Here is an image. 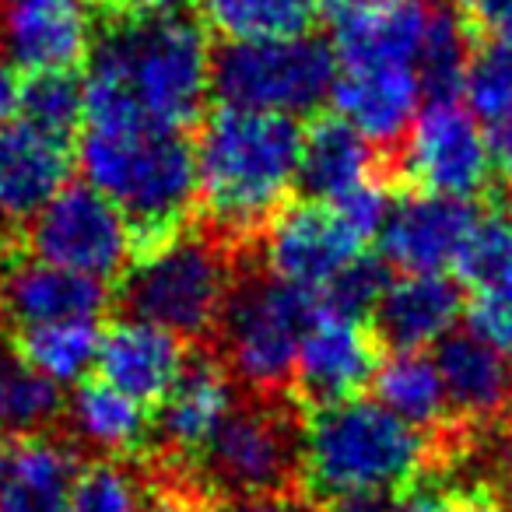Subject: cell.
<instances>
[{"instance_id": "obj_1", "label": "cell", "mask_w": 512, "mask_h": 512, "mask_svg": "<svg viewBox=\"0 0 512 512\" xmlns=\"http://www.w3.org/2000/svg\"><path fill=\"white\" fill-rule=\"evenodd\" d=\"M214 92L211 36L183 11L134 15L99 43L85 78L88 127H144L183 134Z\"/></svg>"}, {"instance_id": "obj_2", "label": "cell", "mask_w": 512, "mask_h": 512, "mask_svg": "<svg viewBox=\"0 0 512 512\" xmlns=\"http://www.w3.org/2000/svg\"><path fill=\"white\" fill-rule=\"evenodd\" d=\"M193 155L207 228L239 249L285 207L299 179L302 130L288 116L221 106L204 120Z\"/></svg>"}, {"instance_id": "obj_3", "label": "cell", "mask_w": 512, "mask_h": 512, "mask_svg": "<svg viewBox=\"0 0 512 512\" xmlns=\"http://www.w3.org/2000/svg\"><path fill=\"white\" fill-rule=\"evenodd\" d=\"M78 165L85 183L120 207L141 249L176 235L197 204V155L176 130L85 127Z\"/></svg>"}, {"instance_id": "obj_4", "label": "cell", "mask_w": 512, "mask_h": 512, "mask_svg": "<svg viewBox=\"0 0 512 512\" xmlns=\"http://www.w3.org/2000/svg\"><path fill=\"white\" fill-rule=\"evenodd\" d=\"M232 253L239 249L211 228H179L169 239L141 249L120 274L123 309L179 341H204L218 330L235 285Z\"/></svg>"}, {"instance_id": "obj_5", "label": "cell", "mask_w": 512, "mask_h": 512, "mask_svg": "<svg viewBox=\"0 0 512 512\" xmlns=\"http://www.w3.org/2000/svg\"><path fill=\"white\" fill-rule=\"evenodd\" d=\"M432 463V442L383 404L351 397L316 407L302 425V477L320 498L351 488H400Z\"/></svg>"}, {"instance_id": "obj_6", "label": "cell", "mask_w": 512, "mask_h": 512, "mask_svg": "<svg viewBox=\"0 0 512 512\" xmlns=\"http://www.w3.org/2000/svg\"><path fill=\"white\" fill-rule=\"evenodd\" d=\"M316 320V295L274 278L235 281L214 334L221 362L260 397H281L295 379L302 337Z\"/></svg>"}, {"instance_id": "obj_7", "label": "cell", "mask_w": 512, "mask_h": 512, "mask_svg": "<svg viewBox=\"0 0 512 512\" xmlns=\"http://www.w3.org/2000/svg\"><path fill=\"white\" fill-rule=\"evenodd\" d=\"M334 74V50L309 32L228 39L214 53V92L225 106L288 120L316 113L330 99Z\"/></svg>"}, {"instance_id": "obj_8", "label": "cell", "mask_w": 512, "mask_h": 512, "mask_svg": "<svg viewBox=\"0 0 512 512\" xmlns=\"http://www.w3.org/2000/svg\"><path fill=\"white\" fill-rule=\"evenodd\" d=\"M207 488L232 498L295 495L302 477V425L281 397L235 400L204 449Z\"/></svg>"}, {"instance_id": "obj_9", "label": "cell", "mask_w": 512, "mask_h": 512, "mask_svg": "<svg viewBox=\"0 0 512 512\" xmlns=\"http://www.w3.org/2000/svg\"><path fill=\"white\" fill-rule=\"evenodd\" d=\"M29 256L85 278H120L134 260V228L109 197L88 183H67L25 225Z\"/></svg>"}, {"instance_id": "obj_10", "label": "cell", "mask_w": 512, "mask_h": 512, "mask_svg": "<svg viewBox=\"0 0 512 512\" xmlns=\"http://www.w3.org/2000/svg\"><path fill=\"white\" fill-rule=\"evenodd\" d=\"M400 169L435 197H477L495 169L484 123L460 99H428L404 137Z\"/></svg>"}, {"instance_id": "obj_11", "label": "cell", "mask_w": 512, "mask_h": 512, "mask_svg": "<svg viewBox=\"0 0 512 512\" xmlns=\"http://www.w3.org/2000/svg\"><path fill=\"white\" fill-rule=\"evenodd\" d=\"M271 274L302 292L320 295L337 274L362 256V239L337 218L330 204H285L264 228Z\"/></svg>"}, {"instance_id": "obj_12", "label": "cell", "mask_w": 512, "mask_h": 512, "mask_svg": "<svg viewBox=\"0 0 512 512\" xmlns=\"http://www.w3.org/2000/svg\"><path fill=\"white\" fill-rule=\"evenodd\" d=\"M92 43L95 0H0V60L15 71H74Z\"/></svg>"}, {"instance_id": "obj_13", "label": "cell", "mask_w": 512, "mask_h": 512, "mask_svg": "<svg viewBox=\"0 0 512 512\" xmlns=\"http://www.w3.org/2000/svg\"><path fill=\"white\" fill-rule=\"evenodd\" d=\"M477 218L481 214L470 200L435 197V193L397 200L390 221L379 232L383 260L407 274H446L449 267L456 271V260Z\"/></svg>"}, {"instance_id": "obj_14", "label": "cell", "mask_w": 512, "mask_h": 512, "mask_svg": "<svg viewBox=\"0 0 512 512\" xmlns=\"http://www.w3.org/2000/svg\"><path fill=\"white\" fill-rule=\"evenodd\" d=\"M330 99L337 116L376 148H393L407 137L414 116L425 106V85L411 64H358L337 67Z\"/></svg>"}, {"instance_id": "obj_15", "label": "cell", "mask_w": 512, "mask_h": 512, "mask_svg": "<svg viewBox=\"0 0 512 512\" xmlns=\"http://www.w3.org/2000/svg\"><path fill=\"white\" fill-rule=\"evenodd\" d=\"M379 369L376 341L362 330V323L334 320L316 309L302 337L299 362H295L292 386L309 407H330L351 400L362 386L372 383Z\"/></svg>"}, {"instance_id": "obj_16", "label": "cell", "mask_w": 512, "mask_h": 512, "mask_svg": "<svg viewBox=\"0 0 512 512\" xmlns=\"http://www.w3.org/2000/svg\"><path fill=\"white\" fill-rule=\"evenodd\" d=\"M71 176V144L11 120L0 127V228L29 225Z\"/></svg>"}, {"instance_id": "obj_17", "label": "cell", "mask_w": 512, "mask_h": 512, "mask_svg": "<svg viewBox=\"0 0 512 512\" xmlns=\"http://www.w3.org/2000/svg\"><path fill=\"white\" fill-rule=\"evenodd\" d=\"M109 306L106 281L22 256L0 267V313L22 327L57 320H95Z\"/></svg>"}, {"instance_id": "obj_18", "label": "cell", "mask_w": 512, "mask_h": 512, "mask_svg": "<svg viewBox=\"0 0 512 512\" xmlns=\"http://www.w3.org/2000/svg\"><path fill=\"white\" fill-rule=\"evenodd\" d=\"M186 358H190L186 344L176 334L127 316V320L102 330L95 369L102 372L109 386H116L130 400L148 407L162 404L165 393L176 386Z\"/></svg>"}, {"instance_id": "obj_19", "label": "cell", "mask_w": 512, "mask_h": 512, "mask_svg": "<svg viewBox=\"0 0 512 512\" xmlns=\"http://www.w3.org/2000/svg\"><path fill=\"white\" fill-rule=\"evenodd\" d=\"M232 404V372L225 369V362L207 351L186 358L176 386L158 404V439L165 453L183 456V460L197 456L218 432Z\"/></svg>"}, {"instance_id": "obj_20", "label": "cell", "mask_w": 512, "mask_h": 512, "mask_svg": "<svg viewBox=\"0 0 512 512\" xmlns=\"http://www.w3.org/2000/svg\"><path fill=\"white\" fill-rule=\"evenodd\" d=\"M78 449L57 439H0V512H67Z\"/></svg>"}, {"instance_id": "obj_21", "label": "cell", "mask_w": 512, "mask_h": 512, "mask_svg": "<svg viewBox=\"0 0 512 512\" xmlns=\"http://www.w3.org/2000/svg\"><path fill=\"white\" fill-rule=\"evenodd\" d=\"M376 334L393 351H421L453 334L463 316V288L446 274H407L376 306Z\"/></svg>"}, {"instance_id": "obj_22", "label": "cell", "mask_w": 512, "mask_h": 512, "mask_svg": "<svg viewBox=\"0 0 512 512\" xmlns=\"http://www.w3.org/2000/svg\"><path fill=\"white\" fill-rule=\"evenodd\" d=\"M435 365H439V376L442 386H446L449 411L453 414H460L467 421H488L498 418L502 411H509V358L470 327L442 337Z\"/></svg>"}, {"instance_id": "obj_23", "label": "cell", "mask_w": 512, "mask_h": 512, "mask_svg": "<svg viewBox=\"0 0 512 512\" xmlns=\"http://www.w3.org/2000/svg\"><path fill=\"white\" fill-rule=\"evenodd\" d=\"M369 179H376V144L365 141L341 116H323L302 134L295 183L309 200L334 204Z\"/></svg>"}, {"instance_id": "obj_24", "label": "cell", "mask_w": 512, "mask_h": 512, "mask_svg": "<svg viewBox=\"0 0 512 512\" xmlns=\"http://www.w3.org/2000/svg\"><path fill=\"white\" fill-rule=\"evenodd\" d=\"M67 425L71 435L85 449H95L102 456L134 453L148 439V414L144 404L130 400L106 379H85L67 400Z\"/></svg>"}, {"instance_id": "obj_25", "label": "cell", "mask_w": 512, "mask_h": 512, "mask_svg": "<svg viewBox=\"0 0 512 512\" xmlns=\"http://www.w3.org/2000/svg\"><path fill=\"white\" fill-rule=\"evenodd\" d=\"M372 390H376V404H383L418 432L442 428L453 414L439 365L421 351H393L390 358H383L372 376Z\"/></svg>"}, {"instance_id": "obj_26", "label": "cell", "mask_w": 512, "mask_h": 512, "mask_svg": "<svg viewBox=\"0 0 512 512\" xmlns=\"http://www.w3.org/2000/svg\"><path fill=\"white\" fill-rule=\"evenodd\" d=\"M67 400L53 379L36 372L18 351H0V439H36L53 428Z\"/></svg>"}, {"instance_id": "obj_27", "label": "cell", "mask_w": 512, "mask_h": 512, "mask_svg": "<svg viewBox=\"0 0 512 512\" xmlns=\"http://www.w3.org/2000/svg\"><path fill=\"white\" fill-rule=\"evenodd\" d=\"M99 320H57L18 330L15 351L57 386L81 383L99 362Z\"/></svg>"}, {"instance_id": "obj_28", "label": "cell", "mask_w": 512, "mask_h": 512, "mask_svg": "<svg viewBox=\"0 0 512 512\" xmlns=\"http://www.w3.org/2000/svg\"><path fill=\"white\" fill-rule=\"evenodd\" d=\"M456 274L477 295L512 292V214H481L456 260Z\"/></svg>"}, {"instance_id": "obj_29", "label": "cell", "mask_w": 512, "mask_h": 512, "mask_svg": "<svg viewBox=\"0 0 512 512\" xmlns=\"http://www.w3.org/2000/svg\"><path fill=\"white\" fill-rule=\"evenodd\" d=\"M18 120L71 144L74 130L85 123V81L74 78V71L29 74L18 99Z\"/></svg>"}, {"instance_id": "obj_30", "label": "cell", "mask_w": 512, "mask_h": 512, "mask_svg": "<svg viewBox=\"0 0 512 512\" xmlns=\"http://www.w3.org/2000/svg\"><path fill=\"white\" fill-rule=\"evenodd\" d=\"M470 60V43L463 22L446 8L428 11L425 39H421V85H425L428 99H456L463 85V71Z\"/></svg>"}, {"instance_id": "obj_31", "label": "cell", "mask_w": 512, "mask_h": 512, "mask_svg": "<svg viewBox=\"0 0 512 512\" xmlns=\"http://www.w3.org/2000/svg\"><path fill=\"white\" fill-rule=\"evenodd\" d=\"M460 95L481 123L512 120V39H488L470 50Z\"/></svg>"}, {"instance_id": "obj_32", "label": "cell", "mask_w": 512, "mask_h": 512, "mask_svg": "<svg viewBox=\"0 0 512 512\" xmlns=\"http://www.w3.org/2000/svg\"><path fill=\"white\" fill-rule=\"evenodd\" d=\"M327 11V0H228L211 18L228 39L256 36H299Z\"/></svg>"}, {"instance_id": "obj_33", "label": "cell", "mask_w": 512, "mask_h": 512, "mask_svg": "<svg viewBox=\"0 0 512 512\" xmlns=\"http://www.w3.org/2000/svg\"><path fill=\"white\" fill-rule=\"evenodd\" d=\"M393 267L383 256H358L355 264H348L320 295H316V309L334 320L362 323L365 316L376 313L379 299L386 295V288L393 285L390 278Z\"/></svg>"}, {"instance_id": "obj_34", "label": "cell", "mask_w": 512, "mask_h": 512, "mask_svg": "<svg viewBox=\"0 0 512 512\" xmlns=\"http://www.w3.org/2000/svg\"><path fill=\"white\" fill-rule=\"evenodd\" d=\"M67 512H144L141 481L120 463H92L81 470Z\"/></svg>"}, {"instance_id": "obj_35", "label": "cell", "mask_w": 512, "mask_h": 512, "mask_svg": "<svg viewBox=\"0 0 512 512\" xmlns=\"http://www.w3.org/2000/svg\"><path fill=\"white\" fill-rule=\"evenodd\" d=\"M330 207H334L337 218H341L344 225H348L351 232L365 242V239H372V235L383 232L386 221H390V214H393V207H397V200H393V190L383 183V179H369V183H362L351 193H344L341 200H334Z\"/></svg>"}, {"instance_id": "obj_36", "label": "cell", "mask_w": 512, "mask_h": 512, "mask_svg": "<svg viewBox=\"0 0 512 512\" xmlns=\"http://www.w3.org/2000/svg\"><path fill=\"white\" fill-rule=\"evenodd\" d=\"M470 330L495 344L505 358H512V292L477 295L470 306Z\"/></svg>"}, {"instance_id": "obj_37", "label": "cell", "mask_w": 512, "mask_h": 512, "mask_svg": "<svg viewBox=\"0 0 512 512\" xmlns=\"http://www.w3.org/2000/svg\"><path fill=\"white\" fill-rule=\"evenodd\" d=\"M320 512H407V498L397 488H351L323 498Z\"/></svg>"}, {"instance_id": "obj_38", "label": "cell", "mask_w": 512, "mask_h": 512, "mask_svg": "<svg viewBox=\"0 0 512 512\" xmlns=\"http://www.w3.org/2000/svg\"><path fill=\"white\" fill-rule=\"evenodd\" d=\"M407 512H505L488 491H421L407 498Z\"/></svg>"}, {"instance_id": "obj_39", "label": "cell", "mask_w": 512, "mask_h": 512, "mask_svg": "<svg viewBox=\"0 0 512 512\" xmlns=\"http://www.w3.org/2000/svg\"><path fill=\"white\" fill-rule=\"evenodd\" d=\"M148 512H218V509L211 505V495L200 484H186V488L165 491Z\"/></svg>"}, {"instance_id": "obj_40", "label": "cell", "mask_w": 512, "mask_h": 512, "mask_svg": "<svg viewBox=\"0 0 512 512\" xmlns=\"http://www.w3.org/2000/svg\"><path fill=\"white\" fill-rule=\"evenodd\" d=\"M477 15L491 39H512V0H477Z\"/></svg>"}, {"instance_id": "obj_41", "label": "cell", "mask_w": 512, "mask_h": 512, "mask_svg": "<svg viewBox=\"0 0 512 512\" xmlns=\"http://www.w3.org/2000/svg\"><path fill=\"white\" fill-rule=\"evenodd\" d=\"M232 512H316L295 495H260V498H239Z\"/></svg>"}, {"instance_id": "obj_42", "label": "cell", "mask_w": 512, "mask_h": 512, "mask_svg": "<svg viewBox=\"0 0 512 512\" xmlns=\"http://www.w3.org/2000/svg\"><path fill=\"white\" fill-rule=\"evenodd\" d=\"M18 99H22V81L15 78V67L0 60V127L15 120Z\"/></svg>"}, {"instance_id": "obj_43", "label": "cell", "mask_w": 512, "mask_h": 512, "mask_svg": "<svg viewBox=\"0 0 512 512\" xmlns=\"http://www.w3.org/2000/svg\"><path fill=\"white\" fill-rule=\"evenodd\" d=\"M488 141H491V165L512 183V120L498 123Z\"/></svg>"}, {"instance_id": "obj_44", "label": "cell", "mask_w": 512, "mask_h": 512, "mask_svg": "<svg viewBox=\"0 0 512 512\" xmlns=\"http://www.w3.org/2000/svg\"><path fill=\"white\" fill-rule=\"evenodd\" d=\"M113 4L134 11V15H155V11H172L179 0H113Z\"/></svg>"}, {"instance_id": "obj_45", "label": "cell", "mask_w": 512, "mask_h": 512, "mask_svg": "<svg viewBox=\"0 0 512 512\" xmlns=\"http://www.w3.org/2000/svg\"><path fill=\"white\" fill-rule=\"evenodd\" d=\"M200 4H204V15H207V22H211V18L218 15L221 8H225L228 0H200Z\"/></svg>"}, {"instance_id": "obj_46", "label": "cell", "mask_w": 512, "mask_h": 512, "mask_svg": "<svg viewBox=\"0 0 512 512\" xmlns=\"http://www.w3.org/2000/svg\"><path fill=\"white\" fill-rule=\"evenodd\" d=\"M509 411H512V393H509Z\"/></svg>"}]
</instances>
